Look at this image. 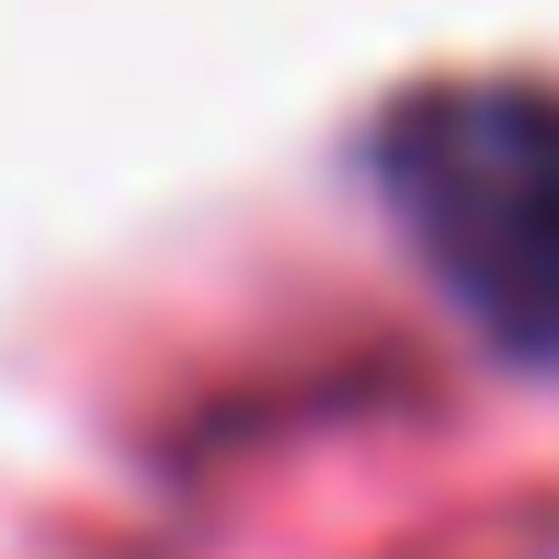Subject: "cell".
<instances>
[{"label": "cell", "instance_id": "obj_1", "mask_svg": "<svg viewBox=\"0 0 559 559\" xmlns=\"http://www.w3.org/2000/svg\"><path fill=\"white\" fill-rule=\"evenodd\" d=\"M389 194L502 343L559 354V92H423L389 126Z\"/></svg>", "mask_w": 559, "mask_h": 559}]
</instances>
